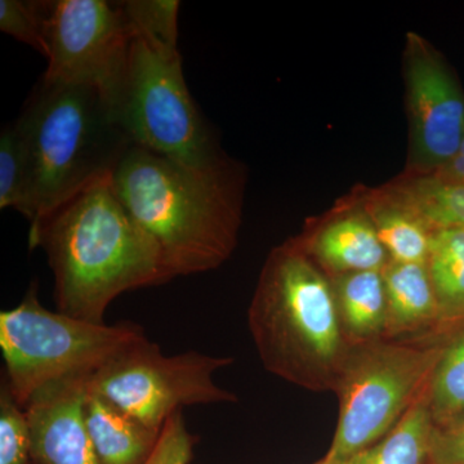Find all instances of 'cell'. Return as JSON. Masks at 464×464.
<instances>
[{"label":"cell","instance_id":"17","mask_svg":"<svg viewBox=\"0 0 464 464\" xmlns=\"http://www.w3.org/2000/svg\"><path fill=\"white\" fill-rule=\"evenodd\" d=\"M365 210L390 261L427 264L435 230L424 219L384 191L369 200Z\"/></svg>","mask_w":464,"mask_h":464},{"label":"cell","instance_id":"3","mask_svg":"<svg viewBox=\"0 0 464 464\" xmlns=\"http://www.w3.org/2000/svg\"><path fill=\"white\" fill-rule=\"evenodd\" d=\"M262 364L313 392H334L350 344L342 332L331 277L297 241L275 248L248 311Z\"/></svg>","mask_w":464,"mask_h":464},{"label":"cell","instance_id":"25","mask_svg":"<svg viewBox=\"0 0 464 464\" xmlns=\"http://www.w3.org/2000/svg\"><path fill=\"white\" fill-rule=\"evenodd\" d=\"M197 438L186 429L182 411L164 424L157 445L145 464H190Z\"/></svg>","mask_w":464,"mask_h":464},{"label":"cell","instance_id":"2","mask_svg":"<svg viewBox=\"0 0 464 464\" xmlns=\"http://www.w3.org/2000/svg\"><path fill=\"white\" fill-rule=\"evenodd\" d=\"M111 182L134 221L157 241L172 277L215 270L237 248L244 174L234 161L198 169L132 145Z\"/></svg>","mask_w":464,"mask_h":464},{"label":"cell","instance_id":"14","mask_svg":"<svg viewBox=\"0 0 464 464\" xmlns=\"http://www.w3.org/2000/svg\"><path fill=\"white\" fill-rule=\"evenodd\" d=\"M342 332L350 346L386 340L387 295L382 271L331 277Z\"/></svg>","mask_w":464,"mask_h":464},{"label":"cell","instance_id":"6","mask_svg":"<svg viewBox=\"0 0 464 464\" xmlns=\"http://www.w3.org/2000/svg\"><path fill=\"white\" fill-rule=\"evenodd\" d=\"M438 355L432 340L351 346L334 390L340 414L326 457L343 463L389 435L422 396Z\"/></svg>","mask_w":464,"mask_h":464},{"label":"cell","instance_id":"19","mask_svg":"<svg viewBox=\"0 0 464 464\" xmlns=\"http://www.w3.org/2000/svg\"><path fill=\"white\" fill-rule=\"evenodd\" d=\"M432 427L423 392L389 435L341 464H432Z\"/></svg>","mask_w":464,"mask_h":464},{"label":"cell","instance_id":"24","mask_svg":"<svg viewBox=\"0 0 464 464\" xmlns=\"http://www.w3.org/2000/svg\"><path fill=\"white\" fill-rule=\"evenodd\" d=\"M47 2L0 0V30L47 58Z\"/></svg>","mask_w":464,"mask_h":464},{"label":"cell","instance_id":"23","mask_svg":"<svg viewBox=\"0 0 464 464\" xmlns=\"http://www.w3.org/2000/svg\"><path fill=\"white\" fill-rule=\"evenodd\" d=\"M0 464H32L25 409L5 380L0 387Z\"/></svg>","mask_w":464,"mask_h":464},{"label":"cell","instance_id":"15","mask_svg":"<svg viewBox=\"0 0 464 464\" xmlns=\"http://www.w3.org/2000/svg\"><path fill=\"white\" fill-rule=\"evenodd\" d=\"M85 423L100 464H145L160 436L91 392Z\"/></svg>","mask_w":464,"mask_h":464},{"label":"cell","instance_id":"27","mask_svg":"<svg viewBox=\"0 0 464 464\" xmlns=\"http://www.w3.org/2000/svg\"><path fill=\"white\" fill-rule=\"evenodd\" d=\"M431 176L441 179V181L462 183L464 185V140L457 157L451 159L448 164L440 168Z\"/></svg>","mask_w":464,"mask_h":464},{"label":"cell","instance_id":"26","mask_svg":"<svg viewBox=\"0 0 464 464\" xmlns=\"http://www.w3.org/2000/svg\"><path fill=\"white\" fill-rule=\"evenodd\" d=\"M430 444L432 464H464V414L433 426Z\"/></svg>","mask_w":464,"mask_h":464},{"label":"cell","instance_id":"10","mask_svg":"<svg viewBox=\"0 0 464 464\" xmlns=\"http://www.w3.org/2000/svg\"><path fill=\"white\" fill-rule=\"evenodd\" d=\"M405 82L411 121L406 176H431L462 146L464 93L441 54L413 33L406 36Z\"/></svg>","mask_w":464,"mask_h":464},{"label":"cell","instance_id":"28","mask_svg":"<svg viewBox=\"0 0 464 464\" xmlns=\"http://www.w3.org/2000/svg\"><path fill=\"white\" fill-rule=\"evenodd\" d=\"M314 464H337V463L333 462L331 458H328V457L325 456V457L323 458V459H320L319 462H316V463H314Z\"/></svg>","mask_w":464,"mask_h":464},{"label":"cell","instance_id":"12","mask_svg":"<svg viewBox=\"0 0 464 464\" xmlns=\"http://www.w3.org/2000/svg\"><path fill=\"white\" fill-rule=\"evenodd\" d=\"M295 240L329 277L382 271L390 262L365 208L335 217Z\"/></svg>","mask_w":464,"mask_h":464},{"label":"cell","instance_id":"20","mask_svg":"<svg viewBox=\"0 0 464 464\" xmlns=\"http://www.w3.org/2000/svg\"><path fill=\"white\" fill-rule=\"evenodd\" d=\"M424 219L433 230L464 228V185L432 176H406L383 190Z\"/></svg>","mask_w":464,"mask_h":464},{"label":"cell","instance_id":"7","mask_svg":"<svg viewBox=\"0 0 464 464\" xmlns=\"http://www.w3.org/2000/svg\"><path fill=\"white\" fill-rule=\"evenodd\" d=\"M115 115L132 145L176 163L210 169L230 160L192 100L181 53H161L132 36Z\"/></svg>","mask_w":464,"mask_h":464},{"label":"cell","instance_id":"1","mask_svg":"<svg viewBox=\"0 0 464 464\" xmlns=\"http://www.w3.org/2000/svg\"><path fill=\"white\" fill-rule=\"evenodd\" d=\"M30 249L43 248L54 276L57 310L103 324L119 295L172 280L157 241L134 221L111 176L63 201L29 231Z\"/></svg>","mask_w":464,"mask_h":464},{"label":"cell","instance_id":"8","mask_svg":"<svg viewBox=\"0 0 464 464\" xmlns=\"http://www.w3.org/2000/svg\"><path fill=\"white\" fill-rule=\"evenodd\" d=\"M231 364L234 357L198 351L166 356L146 337L94 372L88 389L146 429L160 433L183 406L237 401L235 393L215 382L217 372Z\"/></svg>","mask_w":464,"mask_h":464},{"label":"cell","instance_id":"18","mask_svg":"<svg viewBox=\"0 0 464 464\" xmlns=\"http://www.w3.org/2000/svg\"><path fill=\"white\" fill-rule=\"evenodd\" d=\"M440 311V328L464 319V228L433 232L427 259Z\"/></svg>","mask_w":464,"mask_h":464},{"label":"cell","instance_id":"5","mask_svg":"<svg viewBox=\"0 0 464 464\" xmlns=\"http://www.w3.org/2000/svg\"><path fill=\"white\" fill-rule=\"evenodd\" d=\"M143 338L139 324L106 325L47 310L39 301L38 284H32L17 307L0 313L5 381L21 406L51 382L93 374Z\"/></svg>","mask_w":464,"mask_h":464},{"label":"cell","instance_id":"11","mask_svg":"<svg viewBox=\"0 0 464 464\" xmlns=\"http://www.w3.org/2000/svg\"><path fill=\"white\" fill-rule=\"evenodd\" d=\"M90 377L51 382L24 406L32 464H100L85 423Z\"/></svg>","mask_w":464,"mask_h":464},{"label":"cell","instance_id":"22","mask_svg":"<svg viewBox=\"0 0 464 464\" xmlns=\"http://www.w3.org/2000/svg\"><path fill=\"white\" fill-rule=\"evenodd\" d=\"M32 170L16 124L3 128L0 136V208H14L29 217Z\"/></svg>","mask_w":464,"mask_h":464},{"label":"cell","instance_id":"13","mask_svg":"<svg viewBox=\"0 0 464 464\" xmlns=\"http://www.w3.org/2000/svg\"><path fill=\"white\" fill-rule=\"evenodd\" d=\"M387 295L386 340L422 341L440 329V311L426 264L390 261L382 270Z\"/></svg>","mask_w":464,"mask_h":464},{"label":"cell","instance_id":"4","mask_svg":"<svg viewBox=\"0 0 464 464\" xmlns=\"http://www.w3.org/2000/svg\"><path fill=\"white\" fill-rule=\"evenodd\" d=\"M14 124L32 170L30 228L87 186L112 176L132 146L99 92L43 78Z\"/></svg>","mask_w":464,"mask_h":464},{"label":"cell","instance_id":"16","mask_svg":"<svg viewBox=\"0 0 464 464\" xmlns=\"http://www.w3.org/2000/svg\"><path fill=\"white\" fill-rule=\"evenodd\" d=\"M427 340L436 342L439 355L424 398L433 426H440L464 414V319Z\"/></svg>","mask_w":464,"mask_h":464},{"label":"cell","instance_id":"9","mask_svg":"<svg viewBox=\"0 0 464 464\" xmlns=\"http://www.w3.org/2000/svg\"><path fill=\"white\" fill-rule=\"evenodd\" d=\"M48 66L43 79L99 92L118 106L130 65L132 34L119 2H47Z\"/></svg>","mask_w":464,"mask_h":464},{"label":"cell","instance_id":"21","mask_svg":"<svg viewBox=\"0 0 464 464\" xmlns=\"http://www.w3.org/2000/svg\"><path fill=\"white\" fill-rule=\"evenodd\" d=\"M130 34L161 53L179 51V11L177 0H127L119 2Z\"/></svg>","mask_w":464,"mask_h":464}]
</instances>
